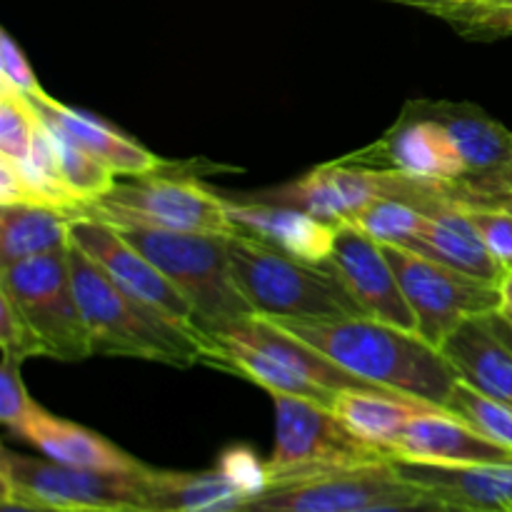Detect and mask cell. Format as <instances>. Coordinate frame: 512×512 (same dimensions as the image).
Segmentation results:
<instances>
[{"label": "cell", "instance_id": "6da1fadb", "mask_svg": "<svg viewBox=\"0 0 512 512\" xmlns=\"http://www.w3.org/2000/svg\"><path fill=\"white\" fill-rule=\"evenodd\" d=\"M270 320L350 375L383 390L448 408L450 393L460 380L448 358L428 340L368 315Z\"/></svg>", "mask_w": 512, "mask_h": 512}, {"label": "cell", "instance_id": "7a4b0ae2", "mask_svg": "<svg viewBox=\"0 0 512 512\" xmlns=\"http://www.w3.org/2000/svg\"><path fill=\"white\" fill-rule=\"evenodd\" d=\"M203 363L225 368L260 385L273 398L293 395L328 408L343 390L378 388L350 375L265 315H250L210 333Z\"/></svg>", "mask_w": 512, "mask_h": 512}, {"label": "cell", "instance_id": "3957f363", "mask_svg": "<svg viewBox=\"0 0 512 512\" xmlns=\"http://www.w3.org/2000/svg\"><path fill=\"white\" fill-rule=\"evenodd\" d=\"M68 260L93 355L153 360L173 368L203 363L208 350V338L203 333L180 328L158 310L118 288L73 240Z\"/></svg>", "mask_w": 512, "mask_h": 512}, {"label": "cell", "instance_id": "277c9868", "mask_svg": "<svg viewBox=\"0 0 512 512\" xmlns=\"http://www.w3.org/2000/svg\"><path fill=\"white\" fill-rule=\"evenodd\" d=\"M83 215V213H80ZM98 218V215H95ZM113 225L130 245L153 260L160 273L185 295L195 310L205 338L225 325L255 315L235 285L228 238L223 235L180 233L125 218H100Z\"/></svg>", "mask_w": 512, "mask_h": 512}, {"label": "cell", "instance_id": "5b68a950", "mask_svg": "<svg viewBox=\"0 0 512 512\" xmlns=\"http://www.w3.org/2000/svg\"><path fill=\"white\" fill-rule=\"evenodd\" d=\"M228 253L235 285L255 315L265 318L363 315L328 265L303 263L243 233L230 235Z\"/></svg>", "mask_w": 512, "mask_h": 512}, {"label": "cell", "instance_id": "8992f818", "mask_svg": "<svg viewBox=\"0 0 512 512\" xmlns=\"http://www.w3.org/2000/svg\"><path fill=\"white\" fill-rule=\"evenodd\" d=\"M275 443L265 460L268 485L393 460L350 433L328 405L275 395Z\"/></svg>", "mask_w": 512, "mask_h": 512}, {"label": "cell", "instance_id": "52a82bcc", "mask_svg": "<svg viewBox=\"0 0 512 512\" xmlns=\"http://www.w3.org/2000/svg\"><path fill=\"white\" fill-rule=\"evenodd\" d=\"M68 250L0 265V295L28 320L48 358L85 360L93 355V345L75 295Z\"/></svg>", "mask_w": 512, "mask_h": 512}, {"label": "cell", "instance_id": "ba28073f", "mask_svg": "<svg viewBox=\"0 0 512 512\" xmlns=\"http://www.w3.org/2000/svg\"><path fill=\"white\" fill-rule=\"evenodd\" d=\"M163 170V168H160ZM160 170L118 178L113 188L85 205L80 213L98 218H125L180 233L238 235L228 200L205 188L195 175H165Z\"/></svg>", "mask_w": 512, "mask_h": 512}, {"label": "cell", "instance_id": "9c48e42d", "mask_svg": "<svg viewBox=\"0 0 512 512\" xmlns=\"http://www.w3.org/2000/svg\"><path fill=\"white\" fill-rule=\"evenodd\" d=\"M383 248L413 310L418 335L433 348L440 350V345L468 320L500 313L498 283L460 273L408 248Z\"/></svg>", "mask_w": 512, "mask_h": 512}, {"label": "cell", "instance_id": "30bf717a", "mask_svg": "<svg viewBox=\"0 0 512 512\" xmlns=\"http://www.w3.org/2000/svg\"><path fill=\"white\" fill-rule=\"evenodd\" d=\"M145 468L138 473H108L73 468L50 458H30L5 448L0 458V483L3 493L65 510H143Z\"/></svg>", "mask_w": 512, "mask_h": 512}, {"label": "cell", "instance_id": "8fae6325", "mask_svg": "<svg viewBox=\"0 0 512 512\" xmlns=\"http://www.w3.org/2000/svg\"><path fill=\"white\" fill-rule=\"evenodd\" d=\"M420 490L395 470L393 460L268 485L235 512H350L385 500L415 498Z\"/></svg>", "mask_w": 512, "mask_h": 512}, {"label": "cell", "instance_id": "7c38bea8", "mask_svg": "<svg viewBox=\"0 0 512 512\" xmlns=\"http://www.w3.org/2000/svg\"><path fill=\"white\" fill-rule=\"evenodd\" d=\"M450 133L465 160L463 185L480 205L512 203V130L473 103L410 100Z\"/></svg>", "mask_w": 512, "mask_h": 512}, {"label": "cell", "instance_id": "4fadbf2b", "mask_svg": "<svg viewBox=\"0 0 512 512\" xmlns=\"http://www.w3.org/2000/svg\"><path fill=\"white\" fill-rule=\"evenodd\" d=\"M70 240L88 258H93L125 293L158 310L180 328L203 333L198 328L193 305L185 300V295H180V290L160 273L158 265L145 258L135 245H130L113 225L95 215H78L70 225Z\"/></svg>", "mask_w": 512, "mask_h": 512}, {"label": "cell", "instance_id": "5bb4252c", "mask_svg": "<svg viewBox=\"0 0 512 512\" xmlns=\"http://www.w3.org/2000/svg\"><path fill=\"white\" fill-rule=\"evenodd\" d=\"M368 168L393 170L415 180L463 183L465 160L448 130L420 113L413 103L403 108L393 125L373 145L348 155Z\"/></svg>", "mask_w": 512, "mask_h": 512}, {"label": "cell", "instance_id": "9a60e30c", "mask_svg": "<svg viewBox=\"0 0 512 512\" xmlns=\"http://www.w3.org/2000/svg\"><path fill=\"white\" fill-rule=\"evenodd\" d=\"M325 265L338 275L350 298L358 303L360 313L380 323L418 333L415 315L385 248L368 238L363 230L355 228L353 223H340L333 255Z\"/></svg>", "mask_w": 512, "mask_h": 512}, {"label": "cell", "instance_id": "2e32d148", "mask_svg": "<svg viewBox=\"0 0 512 512\" xmlns=\"http://www.w3.org/2000/svg\"><path fill=\"white\" fill-rule=\"evenodd\" d=\"M393 465L420 493L455 512H512V463L438 465L395 458Z\"/></svg>", "mask_w": 512, "mask_h": 512}, {"label": "cell", "instance_id": "e0dca14e", "mask_svg": "<svg viewBox=\"0 0 512 512\" xmlns=\"http://www.w3.org/2000/svg\"><path fill=\"white\" fill-rule=\"evenodd\" d=\"M395 458L438 465L512 463V450L490 440L448 408H433L410 420L395 443Z\"/></svg>", "mask_w": 512, "mask_h": 512}, {"label": "cell", "instance_id": "ac0fdd59", "mask_svg": "<svg viewBox=\"0 0 512 512\" xmlns=\"http://www.w3.org/2000/svg\"><path fill=\"white\" fill-rule=\"evenodd\" d=\"M228 213L238 233L263 240L270 248L293 255L303 263L325 265L333 255L338 225L325 223L305 210L270 203V200H253V203L228 200Z\"/></svg>", "mask_w": 512, "mask_h": 512}, {"label": "cell", "instance_id": "d6986e66", "mask_svg": "<svg viewBox=\"0 0 512 512\" xmlns=\"http://www.w3.org/2000/svg\"><path fill=\"white\" fill-rule=\"evenodd\" d=\"M30 100L55 133H60L88 155H93L95 160L108 165L118 178H133V175H145L163 168V160L158 155L150 153L148 148L135 143L120 130H115L105 120L95 118L85 110L70 108L48 93H40Z\"/></svg>", "mask_w": 512, "mask_h": 512}, {"label": "cell", "instance_id": "ffe728a7", "mask_svg": "<svg viewBox=\"0 0 512 512\" xmlns=\"http://www.w3.org/2000/svg\"><path fill=\"white\" fill-rule=\"evenodd\" d=\"M15 438L33 445L45 458L73 465V468L108 470V473H138L145 468L140 460H135L125 450L115 448L103 435L93 433L83 425L70 423V420L55 418L43 408L20 428Z\"/></svg>", "mask_w": 512, "mask_h": 512}, {"label": "cell", "instance_id": "44dd1931", "mask_svg": "<svg viewBox=\"0 0 512 512\" xmlns=\"http://www.w3.org/2000/svg\"><path fill=\"white\" fill-rule=\"evenodd\" d=\"M408 250L473 278L490 280V283H500L503 278V270L490 255L483 235L470 218L468 205L463 203H445L430 210L428 223Z\"/></svg>", "mask_w": 512, "mask_h": 512}, {"label": "cell", "instance_id": "7402d4cb", "mask_svg": "<svg viewBox=\"0 0 512 512\" xmlns=\"http://www.w3.org/2000/svg\"><path fill=\"white\" fill-rule=\"evenodd\" d=\"M440 353L463 383L512 408V348L495 333L490 315L460 325Z\"/></svg>", "mask_w": 512, "mask_h": 512}, {"label": "cell", "instance_id": "603a6c76", "mask_svg": "<svg viewBox=\"0 0 512 512\" xmlns=\"http://www.w3.org/2000/svg\"><path fill=\"white\" fill-rule=\"evenodd\" d=\"M330 408L343 420L350 433L393 458L395 443L408 428L410 420L425 410L440 408V405L393 393V390L350 388L335 395Z\"/></svg>", "mask_w": 512, "mask_h": 512}, {"label": "cell", "instance_id": "cb8c5ba5", "mask_svg": "<svg viewBox=\"0 0 512 512\" xmlns=\"http://www.w3.org/2000/svg\"><path fill=\"white\" fill-rule=\"evenodd\" d=\"M145 512H235L248 498L223 468L173 473L145 468Z\"/></svg>", "mask_w": 512, "mask_h": 512}, {"label": "cell", "instance_id": "d4e9b609", "mask_svg": "<svg viewBox=\"0 0 512 512\" xmlns=\"http://www.w3.org/2000/svg\"><path fill=\"white\" fill-rule=\"evenodd\" d=\"M78 215L48 205H0V265L70 248V225Z\"/></svg>", "mask_w": 512, "mask_h": 512}, {"label": "cell", "instance_id": "484cf974", "mask_svg": "<svg viewBox=\"0 0 512 512\" xmlns=\"http://www.w3.org/2000/svg\"><path fill=\"white\" fill-rule=\"evenodd\" d=\"M425 223H428L425 210L408 203V200L390 198V195L375 198L353 220L355 228L363 230L375 243L395 245V248H410L420 230L425 228Z\"/></svg>", "mask_w": 512, "mask_h": 512}, {"label": "cell", "instance_id": "4316f807", "mask_svg": "<svg viewBox=\"0 0 512 512\" xmlns=\"http://www.w3.org/2000/svg\"><path fill=\"white\" fill-rule=\"evenodd\" d=\"M43 128V115L33 100L0 80V155L25 163Z\"/></svg>", "mask_w": 512, "mask_h": 512}, {"label": "cell", "instance_id": "83f0119b", "mask_svg": "<svg viewBox=\"0 0 512 512\" xmlns=\"http://www.w3.org/2000/svg\"><path fill=\"white\" fill-rule=\"evenodd\" d=\"M53 135L55 148H58L60 170H63V180L70 188V193L80 200L83 208L95 203L98 198H103V195L115 185L118 175H115L108 165H103L100 160H95L93 155L85 153L83 148H78V145L70 143L68 138L55 133V130Z\"/></svg>", "mask_w": 512, "mask_h": 512}, {"label": "cell", "instance_id": "f1b7e54d", "mask_svg": "<svg viewBox=\"0 0 512 512\" xmlns=\"http://www.w3.org/2000/svg\"><path fill=\"white\" fill-rule=\"evenodd\" d=\"M448 410L473 425L483 435H488L495 443L512 450V408L500 400L488 398L470 388L468 383L458 380L448 400Z\"/></svg>", "mask_w": 512, "mask_h": 512}, {"label": "cell", "instance_id": "f546056e", "mask_svg": "<svg viewBox=\"0 0 512 512\" xmlns=\"http://www.w3.org/2000/svg\"><path fill=\"white\" fill-rule=\"evenodd\" d=\"M20 363L15 355L3 353L0 365V420L13 435L20 433L25 423L40 410V405L30 398L23 378H20Z\"/></svg>", "mask_w": 512, "mask_h": 512}, {"label": "cell", "instance_id": "4dcf8cb0", "mask_svg": "<svg viewBox=\"0 0 512 512\" xmlns=\"http://www.w3.org/2000/svg\"><path fill=\"white\" fill-rule=\"evenodd\" d=\"M468 213L503 275L512 273V203L478 205L468 208Z\"/></svg>", "mask_w": 512, "mask_h": 512}, {"label": "cell", "instance_id": "1f68e13d", "mask_svg": "<svg viewBox=\"0 0 512 512\" xmlns=\"http://www.w3.org/2000/svg\"><path fill=\"white\" fill-rule=\"evenodd\" d=\"M0 348H3V353L15 355L20 360L48 358L43 343L33 333L28 320L20 315V310L5 295H0Z\"/></svg>", "mask_w": 512, "mask_h": 512}, {"label": "cell", "instance_id": "d6a6232c", "mask_svg": "<svg viewBox=\"0 0 512 512\" xmlns=\"http://www.w3.org/2000/svg\"><path fill=\"white\" fill-rule=\"evenodd\" d=\"M0 80L13 85L15 90L25 93L28 98L45 93L43 85L35 78L33 68H30L28 58H25V53L20 50V45L15 43L8 30L0 33Z\"/></svg>", "mask_w": 512, "mask_h": 512}, {"label": "cell", "instance_id": "836d02e7", "mask_svg": "<svg viewBox=\"0 0 512 512\" xmlns=\"http://www.w3.org/2000/svg\"><path fill=\"white\" fill-rule=\"evenodd\" d=\"M350 512H455L445 503H440L438 498H430V495L420 493L415 498H403V500H385V503H373L365 505V508L350 510Z\"/></svg>", "mask_w": 512, "mask_h": 512}, {"label": "cell", "instance_id": "e575fe53", "mask_svg": "<svg viewBox=\"0 0 512 512\" xmlns=\"http://www.w3.org/2000/svg\"><path fill=\"white\" fill-rule=\"evenodd\" d=\"M0 512H80V510L55 508V505L35 503V500L18 498V495L3 493V495H0Z\"/></svg>", "mask_w": 512, "mask_h": 512}, {"label": "cell", "instance_id": "d590c367", "mask_svg": "<svg viewBox=\"0 0 512 512\" xmlns=\"http://www.w3.org/2000/svg\"><path fill=\"white\" fill-rule=\"evenodd\" d=\"M470 33H495V35H508L512 33V13H503V15H488L480 23L470 25Z\"/></svg>", "mask_w": 512, "mask_h": 512}, {"label": "cell", "instance_id": "8d00e7d4", "mask_svg": "<svg viewBox=\"0 0 512 512\" xmlns=\"http://www.w3.org/2000/svg\"><path fill=\"white\" fill-rule=\"evenodd\" d=\"M403 3L418 5V8H425V10H433V13L443 15V18H445V15L453 13L455 8L465 5L468 0H403Z\"/></svg>", "mask_w": 512, "mask_h": 512}, {"label": "cell", "instance_id": "74e56055", "mask_svg": "<svg viewBox=\"0 0 512 512\" xmlns=\"http://www.w3.org/2000/svg\"><path fill=\"white\" fill-rule=\"evenodd\" d=\"M498 285H500V313H503L508 320H512V273H505Z\"/></svg>", "mask_w": 512, "mask_h": 512}, {"label": "cell", "instance_id": "f35d334b", "mask_svg": "<svg viewBox=\"0 0 512 512\" xmlns=\"http://www.w3.org/2000/svg\"><path fill=\"white\" fill-rule=\"evenodd\" d=\"M490 323H493L495 333H498L500 338H503L505 343H508L512 348V323H510V320L505 318L503 313H495V315H490Z\"/></svg>", "mask_w": 512, "mask_h": 512}, {"label": "cell", "instance_id": "ab89813d", "mask_svg": "<svg viewBox=\"0 0 512 512\" xmlns=\"http://www.w3.org/2000/svg\"><path fill=\"white\" fill-rule=\"evenodd\" d=\"M483 3H490V0H468L465 5H483ZM460 8H463V5H460Z\"/></svg>", "mask_w": 512, "mask_h": 512}, {"label": "cell", "instance_id": "60d3db41", "mask_svg": "<svg viewBox=\"0 0 512 512\" xmlns=\"http://www.w3.org/2000/svg\"><path fill=\"white\" fill-rule=\"evenodd\" d=\"M98 512H145V510H98Z\"/></svg>", "mask_w": 512, "mask_h": 512}, {"label": "cell", "instance_id": "b9f144b4", "mask_svg": "<svg viewBox=\"0 0 512 512\" xmlns=\"http://www.w3.org/2000/svg\"><path fill=\"white\" fill-rule=\"evenodd\" d=\"M510 323H512V320H510Z\"/></svg>", "mask_w": 512, "mask_h": 512}]
</instances>
